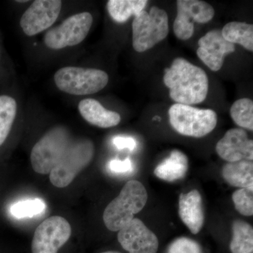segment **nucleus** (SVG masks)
I'll use <instances>...</instances> for the list:
<instances>
[{
    "instance_id": "14",
    "label": "nucleus",
    "mask_w": 253,
    "mask_h": 253,
    "mask_svg": "<svg viewBox=\"0 0 253 253\" xmlns=\"http://www.w3.org/2000/svg\"><path fill=\"white\" fill-rule=\"evenodd\" d=\"M216 152L228 163L253 159V141L241 128H233L216 144Z\"/></svg>"
},
{
    "instance_id": "3",
    "label": "nucleus",
    "mask_w": 253,
    "mask_h": 253,
    "mask_svg": "<svg viewBox=\"0 0 253 253\" xmlns=\"http://www.w3.org/2000/svg\"><path fill=\"white\" fill-rule=\"evenodd\" d=\"M73 138L63 126L50 129L33 146L31 154L35 172L47 174L63 157Z\"/></svg>"
},
{
    "instance_id": "10",
    "label": "nucleus",
    "mask_w": 253,
    "mask_h": 253,
    "mask_svg": "<svg viewBox=\"0 0 253 253\" xmlns=\"http://www.w3.org/2000/svg\"><path fill=\"white\" fill-rule=\"evenodd\" d=\"M177 14L173 24V30L176 38L181 41H187L194 33V22L207 23L215 14L211 4L201 0H178L176 1Z\"/></svg>"
},
{
    "instance_id": "28",
    "label": "nucleus",
    "mask_w": 253,
    "mask_h": 253,
    "mask_svg": "<svg viewBox=\"0 0 253 253\" xmlns=\"http://www.w3.org/2000/svg\"><path fill=\"white\" fill-rule=\"evenodd\" d=\"M113 144L118 149H129L133 151L136 146V141L133 138L127 136H116L113 139Z\"/></svg>"
},
{
    "instance_id": "11",
    "label": "nucleus",
    "mask_w": 253,
    "mask_h": 253,
    "mask_svg": "<svg viewBox=\"0 0 253 253\" xmlns=\"http://www.w3.org/2000/svg\"><path fill=\"white\" fill-rule=\"evenodd\" d=\"M62 7L60 0H37L25 11L20 26L28 36L45 31L54 24Z\"/></svg>"
},
{
    "instance_id": "6",
    "label": "nucleus",
    "mask_w": 253,
    "mask_h": 253,
    "mask_svg": "<svg viewBox=\"0 0 253 253\" xmlns=\"http://www.w3.org/2000/svg\"><path fill=\"white\" fill-rule=\"evenodd\" d=\"M169 123L181 135L201 138L213 131L217 124V115L213 110L200 109L175 104L169 108Z\"/></svg>"
},
{
    "instance_id": "1",
    "label": "nucleus",
    "mask_w": 253,
    "mask_h": 253,
    "mask_svg": "<svg viewBox=\"0 0 253 253\" xmlns=\"http://www.w3.org/2000/svg\"><path fill=\"white\" fill-rule=\"evenodd\" d=\"M163 81L176 104L191 106L204 102L207 97V74L202 68L183 58H176L170 68L166 69Z\"/></svg>"
},
{
    "instance_id": "22",
    "label": "nucleus",
    "mask_w": 253,
    "mask_h": 253,
    "mask_svg": "<svg viewBox=\"0 0 253 253\" xmlns=\"http://www.w3.org/2000/svg\"><path fill=\"white\" fill-rule=\"evenodd\" d=\"M17 112V104L14 98L6 95L0 96V146L7 136L14 124Z\"/></svg>"
},
{
    "instance_id": "2",
    "label": "nucleus",
    "mask_w": 253,
    "mask_h": 253,
    "mask_svg": "<svg viewBox=\"0 0 253 253\" xmlns=\"http://www.w3.org/2000/svg\"><path fill=\"white\" fill-rule=\"evenodd\" d=\"M148 201V193L140 181L130 180L104 210L103 219L106 228L118 231L142 211Z\"/></svg>"
},
{
    "instance_id": "13",
    "label": "nucleus",
    "mask_w": 253,
    "mask_h": 253,
    "mask_svg": "<svg viewBox=\"0 0 253 253\" xmlns=\"http://www.w3.org/2000/svg\"><path fill=\"white\" fill-rule=\"evenodd\" d=\"M235 45L226 41L219 30H212L199 41L197 55L212 71H218L224 64V58L235 51Z\"/></svg>"
},
{
    "instance_id": "12",
    "label": "nucleus",
    "mask_w": 253,
    "mask_h": 253,
    "mask_svg": "<svg viewBox=\"0 0 253 253\" xmlns=\"http://www.w3.org/2000/svg\"><path fill=\"white\" fill-rule=\"evenodd\" d=\"M118 231V241L128 253H157V236L140 219L134 218Z\"/></svg>"
},
{
    "instance_id": "18",
    "label": "nucleus",
    "mask_w": 253,
    "mask_h": 253,
    "mask_svg": "<svg viewBox=\"0 0 253 253\" xmlns=\"http://www.w3.org/2000/svg\"><path fill=\"white\" fill-rule=\"evenodd\" d=\"M224 180L233 186L242 188L253 186V163L251 161L227 163L221 170Z\"/></svg>"
},
{
    "instance_id": "16",
    "label": "nucleus",
    "mask_w": 253,
    "mask_h": 253,
    "mask_svg": "<svg viewBox=\"0 0 253 253\" xmlns=\"http://www.w3.org/2000/svg\"><path fill=\"white\" fill-rule=\"evenodd\" d=\"M82 117L92 126L101 128L113 127L121 121L119 113L105 109L99 101L93 99L82 100L78 105Z\"/></svg>"
},
{
    "instance_id": "20",
    "label": "nucleus",
    "mask_w": 253,
    "mask_h": 253,
    "mask_svg": "<svg viewBox=\"0 0 253 253\" xmlns=\"http://www.w3.org/2000/svg\"><path fill=\"white\" fill-rule=\"evenodd\" d=\"M146 0H109L107 9L110 16L118 23H125L131 16H137L147 4Z\"/></svg>"
},
{
    "instance_id": "7",
    "label": "nucleus",
    "mask_w": 253,
    "mask_h": 253,
    "mask_svg": "<svg viewBox=\"0 0 253 253\" xmlns=\"http://www.w3.org/2000/svg\"><path fill=\"white\" fill-rule=\"evenodd\" d=\"M109 81L107 73L95 68L67 66L58 70L54 75L55 84L60 90L73 95L99 92Z\"/></svg>"
},
{
    "instance_id": "15",
    "label": "nucleus",
    "mask_w": 253,
    "mask_h": 253,
    "mask_svg": "<svg viewBox=\"0 0 253 253\" xmlns=\"http://www.w3.org/2000/svg\"><path fill=\"white\" fill-rule=\"evenodd\" d=\"M179 214L192 234L201 231L205 222V213L202 198L198 190L188 194H181L179 199Z\"/></svg>"
},
{
    "instance_id": "8",
    "label": "nucleus",
    "mask_w": 253,
    "mask_h": 253,
    "mask_svg": "<svg viewBox=\"0 0 253 253\" xmlns=\"http://www.w3.org/2000/svg\"><path fill=\"white\" fill-rule=\"evenodd\" d=\"M92 23L90 13L73 15L46 33L44 44L49 49L55 50L77 45L85 39Z\"/></svg>"
},
{
    "instance_id": "30",
    "label": "nucleus",
    "mask_w": 253,
    "mask_h": 253,
    "mask_svg": "<svg viewBox=\"0 0 253 253\" xmlns=\"http://www.w3.org/2000/svg\"><path fill=\"white\" fill-rule=\"evenodd\" d=\"M18 2H27L28 1H17Z\"/></svg>"
},
{
    "instance_id": "21",
    "label": "nucleus",
    "mask_w": 253,
    "mask_h": 253,
    "mask_svg": "<svg viewBox=\"0 0 253 253\" xmlns=\"http://www.w3.org/2000/svg\"><path fill=\"white\" fill-rule=\"evenodd\" d=\"M233 237L230 244L232 253H253V229L249 223L236 220L232 224Z\"/></svg>"
},
{
    "instance_id": "24",
    "label": "nucleus",
    "mask_w": 253,
    "mask_h": 253,
    "mask_svg": "<svg viewBox=\"0 0 253 253\" xmlns=\"http://www.w3.org/2000/svg\"><path fill=\"white\" fill-rule=\"evenodd\" d=\"M46 209V204L40 199H28L13 205L11 213L17 219L32 217L41 214Z\"/></svg>"
},
{
    "instance_id": "29",
    "label": "nucleus",
    "mask_w": 253,
    "mask_h": 253,
    "mask_svg": "<svg viewBox=\"0 0 253 253\" xmlns=\"http://www.w3.org/2000/svg\"><path fill=\"white\" fill-rule=\"evenodd\" d=\"M101 253H121L118 252V251H106V252Z\"/></svg>"
},
{
    "instance_id": "26",
    "label": "nucleus",
    "mask_w": 253,
    "mask_h": 253,
    "mask_svg": "<svg viewBox=\"0 0 253 253\" xmlns=\"http://www.w3.org/2000/svg\"><path fill=\"white\" fill-rule=\"evenodd\" d=\"M167 253H202L198 243L188 238L174 240L168 248Z\"/></svg>"
},
{
    "instance_id": "23",
    "label": "nucleus",
    "mask_w": 253,
    "mask_h": 253,
    "mask_svg": "<svg viewBox=\"0 0 253 253\" xmlns=\"http://www.w3.org/2000/svg\"><path fill=\"white\" fill-rule=\"evenodd\" d=\"M231 117L238 126L253 130V101L244 98L237 100L231 106Z\"/></svg>"
},
{
    "instance_id": "4",
    "label": "nucleus",
    "mask_w": 253,
    "mask_h": 253,
    "mask_svg": "<svg viewBox=\"0 0 253 253\" xmlns=\"http://www.w3.org/2000/svg\"><path fill=\"white\" fill-rule=\"evenodd\" d=\"M94 154L92 141L88 139H75L67 151L49 173L51 184L58 188H65L89 166Z\"/></svg>"
},
{
    "instance_id": "17",
    "label": "nucleus",
    "mask_w": 253,
    "mask_h": 253,
    "mask_svg": "<svg viewBox=\"0 0 253 253\" xmlns=\"http://www.w3.org/2000/svg\"><path fill=\"white\" fill-rule=\"evenodd\" d=\"M189 169V159L184 153L174 150L169 158L160 163L154 170L155 175L164 181H174L183 179Z\"/></svg>"
},
{
    "instance_id": "9",
    "label": "nucleus",
    "mask_w": 253,
    "mask_h": 253,
    "mask_svg": "<svg viewBox=\"0 0 253 253\" xmlns=\"http://www.w3.org/2000/svg\"><path fill=\"white\" fill-rule=\"evenodd\" d=\"M72 233L64 217L52 216L37 227L32 241V253H58L68 242Z\"/></svg>"
},
{
    "instance_id": "19",
    "label": "nucleus",
    "mask_w": 253,
    "mask_h": 253,
    "mask_svg": "<svg viewBox=\"0 0 253 253\" xmlns=\"http://www.w3.org/2000/svg\"><path fill=\"white\" fill-rule=\"evenodd\" d=\"M221 35L226 41L239 44L248 51H253V26L244 22L232 21L226 23Z\"/></svg>"
},
{
    "instance_id": "5",
    "label": "nucleus",
    "mask_w": 253,
    "mask_h": 253,
    "mask_svg": "<svg viewBox=\"0 0 253 253\" xmlns=\"http://www.w3.org/2000/svg\"><path fill=\"white\" fill-rule=\"evenodd\" d=\"M169 33V21L165 10L153 6L149 12L143 10L132 22V46L144 52L164 41Z\"/></svg>"
},
{
    "instance_id": "25",
    "label": "nucleus",
    "mask_w": 253,
    "mask_h": 253,
    "mask_svg": "<svg viewBox=\"0 0 253 253\" xmlns=\"http://www.w3.org/2000/svg\"><path fill=\"white\" fill-rule=\"evenodd\" d=\"M236 211L244 216L253 214V186L237 190L232 195Z\"/></svg>"
},
{
    "instance_id": "27",
    "label": "nucleus",
    "mask_w": 253,
    "mask_h": 253,
    "mask_svg": "<svg viewBox=\"0 0 253 253\" xmlns=\"http://www.w3.org/2000/svg\"><path fill=\"white\" fill-rule=\"evenodd\" d=\"M109 168L111 172L123 174L131 172L133 169L132 163L129 158H126L123 161L113 160L109 163Z\"/></svg>"
}]
</instances>
